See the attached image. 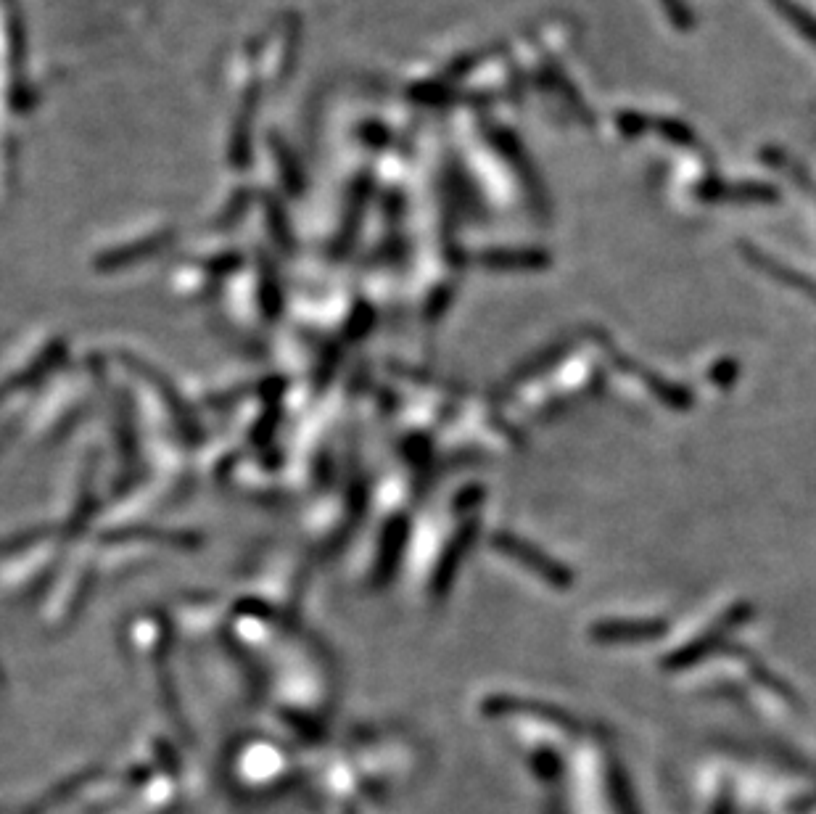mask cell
Listing matches in <instances>:
<instances>
[{"label":"cell","mask_w":816,"mask_h":814,"mask_svg":"<svg viewBox=\"0 0 816 814\" xmlns=\"http://www.w3.org/2000/svg\"><path fill=\"white\" fill-rule=\"evenodd\" d=\"M497 545H500V548L508 550L510 555H515V558H518V561H521V563H526L529 569H534V571H537V574H542V577L547 579V582H552V585H558V587H568V585H571V574H568L566 569H560L558 563L547 561V555H544V558H542V555H539L537 550H531L529 545H523V542L510 540L508 534H500V540H497Z\"/></svg>","instance_id":"cell-1"},{"label":"cell","mask_w":816,"mask_h":814,"mask_svg":"<svg viewBox=\"0 0 816 814\" xmlns=\"http://www.w3.org/2000/svg\"><path fill=\"white\" fill-rule=\"evenodd\" d=\"M663 627H653V624H632V627H603L597 629V637H611V640H624V637H647V635H655V632H661Z\"/></svg>","instance_id":"cell-2"}]
</instances>
